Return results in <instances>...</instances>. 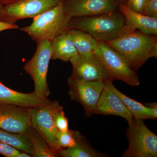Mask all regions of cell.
I'll return each mask as SVG.
<instances>
[{
  "label": "cell",
  "instance_id": "21",
  "mask_svg": "<svg viewBox=\"0 0 157 157\" xmlns=\"http://www.w3.org/2000/svg\"><path fill=\"white\" fill-rule=\"evenodd\" d=\"M27 135L33 145L34 157H56L57 155L38 132L31 127Z\"/></svg>",
  "mask_w": 157,
  "mask_h": 157
},
{
  "label": "cell",
  "instance_id": "7",
  "mask_svg": "<svg viewBox=\"0 0 157 157\" xmlns=\"http://www.w3.org/2000/svg\"><path fill=\"white\" fill-rule=\"evenodd\" d=\"M60 106L59 102L55 101L49 104L28 108L32 127L44 138L57 155L59 131L56 126L54 117L55 112Z\"/></svg>",
  "mask_w": 157,
  "mask_h": 157
},
{
  "label": "cell",
  "instance_id": "27",
  "mask_svg": "<svg viewBox=\"0 0 157 157\" xmlns=\"http://www.w3.org/2000/svg\"><path fill=\"white\" fill-rule=\"evenodd\" d=\"M19 29V27L15 24L9 23L0 21V32L9 29Z\"/></svg>",
  "mask_w": 157,
  "mask_h": 157
},
{
  "label": "cell",
  "instance_id": "9",
  "mask_svg": "<svg viewBox=\"0 0 157 157\" xmlns=\"http://www.w3.org/2000/svg\"><path fill=\"white\" fill-rule=\"evenodd\" d=\"M63 2L64 0H21L4 6L1 21L14 24L19 20L34 18Z\"/></svg>",
  "mask_w": 157,
  "mask_h": 157
},
{
  "label": "cell",
  "instance_id": "12",
  "mask_svg": "<svg viewBox=\"0 0 157 157\" xmlns=\"http://www.w3.org/2000/svg\"><path fill=\"white\" fill-rule=\"evenodd\" d=\"M31 127L28 108L0 104V129L17 134H27Z\"/></svg>",
  "mask_w": 157,
  "mask_h": 157
},
{
  "label": "cell",
  "instance_id": "29",
  "mask_svg": "<svg viewBox=\"0 0 157 157\" xmlns=\"http://www.w3.org/2000/svg\"><path fill=\"white\" fill-rule=\"evenodd\" d=\"M21 0H0V4L3 6L9 5L12 3L16 2Z\"/></svg>",
  "mask_w": 157,
  "mask_h": 157
},
{
  "label": "cell",
  "instance_id": "5",
  "mask_svg": "<svg viewBox=\"0 0 157 157\" xmlns=\"http://www.w3.org/2000/svg\"><path fill=\"white\" fill-rule=\"evenodd\" d=\"M37 43L33 56L26 63L23 69L33 80L34 91L38 97L47 100L51 93L47 79L48 64L51 59L50 41L41 40Z\"/></svg>",
  "mask_w": 157,
  "mask_h": 157
},
{
  "label": "cell",
  "instance_id": "23",
  "mask_svg": "<svg viewBox=\"0 0 157 157\" xmlns=\"http://www.w3.org/2000/svg\"><path fill=\"white\" fill-rule=\"evenodd\" d=\"M54 117L56 126L59 132H67L69 131L68 120L61 106L55 112Z\"/></svg>",
  "mask_w": 157,
  "mask_h": 157
},
{
  "label": "cell",
  "instance_id": "4",
  "mask_svg": "<svg viewBox=\"0 0 157 157\" xmlns=\"http://www.w3.org/2000/svg\"><path fill=\"white\" fill-rule=\"evenodd\" d=\"M94 54L103 65L107 78L113 81L121 80L132 86L139 85L140 81L136 71L118 52L105 42L99 41Z\"/></svg>",
  "mask_w": 157,
  "mask_h": 157
},
{
  "label": "cell",
  "instance_id": "22",
  "mask_svg": "<svg viewBox=\"0 0 157 157\" xmlns=\"http://www.w3.org/2000/svg\"><path fill=\"white\" fill-rule=\"evenodd\" d=\"M76 144V138L74 131L70 130L67 132H58L57 135V146L59 151L73 147Z\"/></svg>",
  "mask_w": 157,
  "mask_h": 157
},
{
  "label": "cell",
  "instance_id": "31",
  "mask_svg": "<svg viewBox=\"0 0 157 157\" xmlns=\"http://www.w3.org/2000/svg\"><path fill=\"white\" fill-rule=\"evenodd\" d=\"M3 7H4V6L1 5V4H0V21H1V17H2V14Z\"/></svg>",
  "mask_w": 157,
  "mask_h": 157
},
{
  "label": "cell",
  "instance_id": "32",
  "mask_svg": "<svg viewBox=\"0 0 157 157\" xmlns=\"http://www.w3.org/2000/svg\"><path fill=\"white\" fill-rule=\"evenodd\" d=\"M118 1L120 2L126 4V3L127 2V0H118Z\"/></svg>",
  "mask_w": 157,
  "mask_h": 157
},
{
  "label": "cell",
  "instance_id": "17",
  "mask_svg": "<svg viewBox=\"0 0 157 157\" xmlns=\"http://www.w3.org/2000/svg\"><path fill=\"white\" fill-rule=\"evenodd\" d=\"M76 144L73 147L62 149L57 152L58 157H101L106 155L97 151L90 145L86 138L78 131H74Z\"/></svg>",
  "mask_w": 157,
  "mask_h": 157
},
{
  "label": "cell",
  "instance_id": "28",
  "mask_svg": "<svg viewBox=\"0 0 157 157\" xmlns=\"http://www.w3.org/2000/svg\"><path fill=\"white\" fill-rule=\"evenodd\" d=\"M147 106L148 107L151 119L155 120L157 118V103L147 104Z\"/></svg>",
  "mask_w": 157,
  "mask_h": 157
},
{
  "label": "cell",
  "instance_id": "15",
  "mask_svg": "<svg viewBox=\"0 0 157 157\" xmlns=\"http://www.w3.org/2000/svg\"><path fill=\"white\" fill-rule=\"evenodd\" d=\"M119 10L124 15L129 25L147 35H157V18L149 17L129 9L125 4L120 3Z\"/></svg>",
  "mask_w": 157,
  "mask_h": 157
},
{
  "label": "cell",
  "instance_id": "19",
  "mask_svg": "<svg viewBox=\"0 0 157 157\" xmlns=\"http://www.w3.org/2000/svg\"><path fill=\"white\" fill-rule=\"evenodd\" d=\"M67 33L76 47L78 54L94 53L98 47L99 41L86 32L70 29Z\"/></svg>",
  "mask_w": 157,
  "mask_h": 157
},
{
  "label": "cell",
  "instance_id": "10",
  "mask_svg": "<svg viewBox=\"0 0 157 157\" xmlns=\"http://www.w3.org/2000/svg\"><path fill=\"white\" fill-rule=\"evenodd\" d=\"M70 62L73 67L70 76L84 81L104 80L107 78V74L103 65L94 53L78 54Z\"/></svg>",
  "mask_w": 157,
  "mask_h": 157
},
{
  "label": "cell",
  "instance_id": "18",
  "mask_svg": "<svg viewBox=\"0 0 157 157\" xmlns=\"http://www.w3.org/2000/svg\"><path fill=\"white\" fill-rule=\"evenodd\" d=\"M104 85L115 93L119 97L135 119H151L148 107L129 98L113 86V80L106 78L104 80Z\"/></svg>",
  "mask_w": 157,
  "mask_h": 157
},
{
  "label": "cell",
  "instance_id": "20",
  "mask_svg": "<svg viewBox=\"0 0 157 157\" xmlns=\"http://www.w3.org/2000/svg\"><path fill=\"white\" fill-rule=\"evenodd\" d=\"M0 142L34 156L33 145L27 134H17L0 129Z\"/></svg>",
  "mask_w": 157,
  "mask_h": 157
},
{
  "label": "cell",
  "instance_id": "26",
  "mask_svg": "<svg viewBox=\"0 0 157 157\" xmlns=\"http://www.w3.org/2000/svg\"><path fill=\"white\" fill-rule=\"evenodd\" d=\"M16 149L0 142V154L6 157H15L19 152Z\"/></svg>",
  "mask_w": 157,
  "mask_h": 157
},
{
  "label": "cell",
  "instance_id": "8",
  "mask_svg": "<svg viewBox=\"0 0 157 157\" xmlns=\"http://www.w3.org/2000/svg\"><path fill=\"white\" fill-rule=\"evenodd\" d=\"M69 93L71 100L82 105L85 115L94 114L96 106L104 86V80L84 81L70 76L67 79Z\"/></svg>",
  "mask_w": 157,
  "mask_h": 157
},
{
  "label": "cell",
  "instance_id": "30",
  "mask_svg": "<svg viewBox=\"0 0 157 157\" xmlns=\"http://www.w3.org/2000/svg\"><path fill=\"white\" fill-rule=\"evenodd\" d=\"M32 157L29 154L23 151H20L16 155L15 157Z\"/></svg>",
  "mask_w": 157,
  "mask_h": 157
},
{
  "label": "cell",
  "instance_id": "14",
  "mask_svg": "<svg viewBox=\"0 0 157 157\" xmlns=\"http://www.w3.org/2000/svg\"><path fill=\"white\" fill-rule=\"evenodd\" d=\"M52 102L49 99H41L34 91L30 93L19 92L7 87L0 81V104L30 108L49 104Z\"/></svg>",
  "mask_w": 157,
  "mask_h": 157
},
{
  "label": "cell",
  "instance_id": "11",
  "mask_svg": "<svg viewBox=\"0 0 157 157\" xmlns=\"http://www.w3.org/2000/svg\"><path fill=\"white\" fill-rule=\"evenodd\" d=\"M118 0H64V9L70 18L91 16L119 10Z\"/></svg>",
  "mask_w": 157,
  "mask_h": 157
},
{
  "label": "cell",
  "instance_id": "25",
  "mask_svg": "<svg viewBox=\"0 0 157 157\" xmlns=\"http://www.w3.org/2000/svg\"><path fill=\"white\" fill-rule=\"evenodd\" d=\"M141 14L157 18V0H148Z\"/></svg>",
  "mask_w": 157,
  "mask_h": 157
},
{
  "label": "cell",
  "instance_id": "6",
  "mask_svg": "<svg viewBox=\"0 0 157 157\" xmlns=\"http://www.w3.org/2000/svg\"><path fill=\"white\" fill-rule=\"evenodd\" d=\"M143 120L134 119L128 125L127 136L128 149L123 157H156L157 136L145 125Z\"/></svg>",
  "mask_w": 157,
  "mask_h": 157
},
{
  "label": "cell",
  "instance_id": "2",
  "mask_svg": "<svg viewBox=\"0 0 157 157\" xmlns=\"http://www.w3.org/2000/svg\"><path fill=\"white\" fill-rule=\"evenodd\" d=\"M104 42L118 52L135 71L150 58L157 57V36L147 35L138 30Z\"/></svg>",
  "mask_w": 157,
  "mask_h": 157
},
{
  "label": "cell",
  "instance_id": "3",
  "mask_svg": "<svg viewBox=\"0 0 157 157\" xmlns=\"http://www.w3.org/2000/svg\"><path fill=\"white\" fill-rule=\"evenodd\" d=\"M63 2L34 17L30 25L19 29L28 34L36 42L44 40L51 41L67 32L70 29L68 23L71 18L65 12Z\"/></svg>",
  "mask_w": 157,
  "mask_h": 157
},
{
  "label": "cell",
  "instance_id": "24",
  "mask_svg": "<svg viewBox=\"0 0 157 157\" xmlns=\"http://www.w3.org/2000/svg\"><path fill=\"white\" fill-rule=\"evenodd\" d=\"M148 0H127L126 6L131 10L142 13Z\"/></svg>",
  "mask_w": 157,
  "mask_h": 157
},
{
  "label": "cell",
  "instance_id": "13",
  "mask_svg": "<svg viewBox=\"0 0 157 157\" xmlns=\"http://www.w3.org/2000/svg\"><path fill=\"white\" fill-rule=\"evenodd\" d=\"M94 114L121 117L127 121L128 125L134 121L132 113L120 98L105 85L97 103Z\"/></svg>",
  "mask_w": 157,
  "mask_h": 157
},
{
  "label": "cell",
  "instance_id": "1",
  "mask_svg": "<svg viewBox=\"0 0 157 157\" xmlns=\"http://www.w3.org/2000/svg\"><path fill=\"white\" fill-rule=\"evenodd\" d=\"M69 29L86 32L98 41L107 42L134 31L119 10L91 16L74 17L68 23Z\"/></svg>",
  "mask_w": 157,
  "mask_h": 157
},
{
  "label": "cell",
  "instance_id": "16",
  "mask_svg": "<svg viewBox=\"0 0 157 157\" xmlns=\"http://www.w3.org/2000/svg\"><path fill=\"white\" fill-rule=\"evenodd\" d=\"M67 32L60 34L50 41L51 59H60L67 62L78 54Z\"/></svg>",
  "mask_w": 157,
  "mask_h": 157
}]
</instances>
